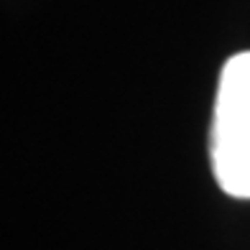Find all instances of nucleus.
Here are the masks:
<instances>
[{
	"label": "nucleus",
	"instance_id": "nucleus-1",
	"mask_svg": "<svg viewBox=\"0 0 250 250\" xmlns=\"http://www.w3.org/2000/svg\"><path fill=\"white\" fill-rule=\"evenodd\" d=\"M209 158L225 194L250 199V51L232 54L220 72Z\"/></svg>",
	"mask_w": 250,
	"mask_h": 250
}]
</instances>
